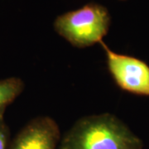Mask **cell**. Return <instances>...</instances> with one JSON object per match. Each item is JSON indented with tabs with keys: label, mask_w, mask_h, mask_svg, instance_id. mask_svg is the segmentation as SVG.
<instances>
[{
	"label": "cell",
	"mask_w": 149,
	"mask_h": 149,
	"mask_svg": "<svg viewBox=\"0 0 149 149\" xmlns=\"http://www.w3.org/2000/svg\"><path fill=\"white\" fill-rule=\"evenodd\" d=\"M139 137L111 113L85 116L61 140L58 149H143Z\"/></svg>",
	"instance_id": "6da1fadb"
},
{
	"label": "cell",
	"mask_w": 149,
	"mask_h": 149,
	"mask_svg": "<svg viewBox=\"0 0 149 149\" xmlns=\"http://www.w3.org/2000/svg\"><path fill=\"white\" fill-rule=\"evenodd\" d=\"M111 24V15L106 7L89 3L75 10L56 17L55 31L76 48L92 47L103 41Z\"/></svg>",
	"instance_id": "7a4b0ae2"
},
{
	"label": "cell",
	"mask_w": 149,
	"mask_h": 149,
	"mask_svg": "<svg viewBox=\"0 0 149 149\" xmlns=\"http://www.w3.org/2000/svg\"><path fill=\"white\" fill-rule=\"evenodd\" d=\"M106 56L108 70L122 91L149 96V65L139 58L118 53L103 41L100 42Z\"/></svg>",
	"instance_id": "3957f363"
},
{
	"label": "cell",
	"mask_w": 149,
	"mask_h": 149,
	"mask_svg": "<svg viewBox=\"0 0 149 149\" xmlns=\"http://www.w3.org/2000/svg\"><path fill=\"white\" fill-rule=\"evenodd\" d=\"M61 132L57 123L48 116H40L22 128L11 149H58Z\"/></svg>",
	"instance_id": "277c9868"
},
{
	"label": "cell",
	"mask_w": 149,
	"mask_h": 149,
	"mask_svg": "<svg viewBox=\"0 0 149 149\" xmlns=\"http://www.w3.org/2000/svg\"><path fill=\"white\" fill-rule=\"evenodd\" d=\"M24 89L23 81L17 77L0 80V118L5 108L21 94Z\"/></svg>",
	"instance_id": "5b68a950"
},
{
	"label": "cell",
	"mask_w": 149,
	"mask_h": 149,
	"mask_svg": "<svg viewBox=\"0 0 149 149\" xmlns=\"http://www.w3.org/2000/svg\"><path fill=\"white\" fill-rule=\"evenodd\" d=\"M8 142V130L3 122V118H0V149H7Z\"/></svg>",
	"instance_id": "8992f818"
},
{
	"label": "cell",
	"mask_w": 149,
	"mask_h": 149,
	"mask_svg": "<svg viewBox=\"0 0 149 149\" xmlns=\"http://www.w3.org/2000/svg\"><path fill=\"white\" fill-rule=\"evenodd\" d=\"M119 1H126V0H119Z\"/></svg>",
	"instance_id": "52a82bcc"
}]
</instances>
